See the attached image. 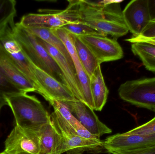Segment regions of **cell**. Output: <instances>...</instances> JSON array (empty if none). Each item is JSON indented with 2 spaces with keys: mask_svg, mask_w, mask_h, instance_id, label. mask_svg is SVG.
<instances>
[{
  "mask_svg": "<svg viewBox=\"0 0 155 154\" xmlns=\"http://www.w3.org/2000/svg\"><path fill=\"white\" fill-rule=\"evenodd\" d=\"M16 1L0 0V33L7 27L15 25L16 16Z\"/></svg>",
  "mask_w": 155,
  "mask_h": 154,
  "instance_id": "7402d4cb",
  "label": "cell"
},
{
  "mask_svg": "<svg viewBox=\"0 0 155 154\" xmlns=\"http://www.w3.org/2000/svg\"><path fill=\"white\" fill-rule=\"evenodd\" d=\"M38 38L41 44L47 50L61 69L68 87L71 90L75 98L83 102V94L74 65L71 64L58 50L43 40Z\"/></svg>",
  "mask_w": 155,
  "mask_h": 154,
  "instance_id": "5bb4252c",
  "label": "cell"
},
{
  "mask_svg": "<svg viewBox=\"0 0 155 154\" xmlns=\"http://www.w3.org/2000/svg\"><path fill=\"white\" fill-rule=\"evenodd\" d=\"M32 71L39 85V94L48 102L52 100L72 101L76 99L66 85L61 83L34 64Z\"/></svg>",
  "mask_w": 155,
  "mask_h": 154,
  "instance_id": "30bf717a",
  "label": "cell"
},
{
  "mask_svg": "<svg viewBox=\"0 0 155 154\" xmlns=\"http://www.w3.org/2000/svg\"><path fill=\"white\" fill-rule=\"evenodd\" d=\"M104 147L109 153L136 150L155 145V134L139 135L126 132L108 137L104 141Z\"/></svg>",
  "mask_w": 155,
  "mask_h": 154,
  "instance_id": "4fadbf2b",
  "label": "cell"
},
{
  "mask_svg": "<svg viewBox=\"0 0 155 154\" xmlns=\"http://www.w3.org/2000/svg\"><path fill=\"white\" fill-rule=\"evenodd\" d=\"M125 41L131 43L137 42H147L155 46V37H152V38H146V37L138 36L137 37H131L129 39H126Z\"/></svg>",
  "mask_w": 155,
  "mask_h": 154,
  "instance_id": "83f0119b",
  "label": "cell"
},
{
  "mask_svg": "<svg viewBox=\"0 0 155 154\" xmlns=\"http://www.w3.org/2000/svg\"><path fill=\"white\" fill-rule=\"evenodd\" d=\"M73 38L78 57L84 70L90 78L100 64L90 50L78 36L73 35Z\"/></svg>",
  "mask_w": 155,
  "mask_h": 154,
  "instance_id": "ac0fdd59",
  "label": "cell"
},
{
  "mask_svg": "<svg viewBox=\"0 0 155 154\" xmlns=\"http://www.w3.org/2000/svg\"><path fill=\"white\" fill-rule=\"evenodd\" d=\"M78 37L90 50L100 64L118 60L124 57L123 49L116 39L101 33Z\"/></svg>",
  "mask_w": 155,
  "mask_h": 154,
  "instance_id": "ba28073f",
  "label": "cell"
},
{
  "mask_svg": "<svg viewBox=\"0 0 155 154\" xmlns=\"http://www.w3.org/2000/svg\"><path fill=\"white\" fill-rule=\"evenodd\" d=\"M9 154H40L37 134L15 125L5 142V151Z\"/></svg>",
  "mask_w": 155,
  "mask_h": 154,
  "instance_id": "9c48e42d",
  "label": "cell"
},
{
  "mask_svg": "<svg viewBox=\"0 0 155 154\" xmlns=\"http://www.w3.org/2000/svg\"><path fill=\"white\" fill-rule=\"evenodd\" d=\"M0 154H9L7 153V152H5V151H4V152H2L0 153Z\"/></svg>",
  "mask_w": 155,
  "mask_h": 154,
  "instance_id": "1f68e13d",
  "label": "cell"
},
{
  "mask_svg": "<svg viewBox=\"0 0 155 154\" xmlns=\"http://www.w3.org/2000/svg\"><path fill=\"white\" fill-rule=\"evenodd\" d=\"M0 50L7 58L24 73L34 85L39 94L40 88L32 71V63L25 54L12 33L11 26L0 33Z\"/></svg>",
  "mask_w": 155,
  "mask_h": 154,
  "instance_id": "52a82bcc",
  "label": "cell"
},
{
  "mask_svg": "<svg viewBox=\"0 0 155 154\" xmlns=\"http://www.w3.org/2000/svg\"><path fill=\"white\" fill-rule=\"evenodd\" d=\"M64 102L80 124L93 135L100 138L112 133V130L99 120L94 110L82 101L75 99Z\"/></svg>",
  "mask_w": 155,
  "mask_h": 154,
  "instance_id": "8fae6325",
  "label": "cell"
},
{
  "mask_svg": "<svg viewBox=\"0 0 155 154\" xmlns=\"http://www.w3.org/2000/svg\"><path fill=\"white\" fill-rule=\"evenodd\" d=\"M6 105H8L6 99L0 97V111H1L2 108L4 106Z\"/></svg>",
  "mask_w": 155,
  "mask_h": 154,
  "instance_id": "4dcf8cb0",
  "label": "cell"
},
{
  "mask_svg": "<svg viewBox=\"0 0 155 154\" xmlns=\"http://www.w3.org/2000/svg\"><path fill=\"white\" fill-rule=\"evenodd\" d=\"M140 36L146 38L155 37V21H152L146 27Z\"/></svg>",
  "mask_w": 155,
  "mask_h": 154,
  "instance_id": "f1b7e54d",
  "label": "cell"
},
{
  "mask_svg": "<svg viewBox=\"0 0 155 154\" xmlns=\"http://www.w3.org/2000/svg\"><path fill=\"white\" fill-rule=\"evenodd\" d=\"M65 10H41L42 13H30L21 18L19 23L25 28H39L54 30L66 24L81 22L74 1H68Z\"/></svg>",
  "mask_w": 155,
  "mask_h": 154,
  "instance_id": "277c9868",
  "label": "cell"
},
{
  "mask_svg": "<svg viewBox=\"0 0 155 154\" xmlns=\"http://www.w3.org/2000/svg\"><path fill=\"white\" fill-rule=\"evenodd\" d=\"M90 79L94 110L101 111L106 103L109 90L105 83L100 65L97 68Z\"/></svg>",
  "mask_w": 155,
  "mask_h": 154,
  "instance_id": "e0dca14e",
  "label": "cell"
},
{
  "mask_svg": "<svg viewBox=\"0 0 155 154\" xmlns=\"http://www.w3.org/2000/svg\"><path fill=\"white\" fill-rule=\"evenodd\" d=\"M80 22L99 33L117 39L129 31L125 24L120 3L123 1L74 0Z\"/></svg>",
  "mask_w": 155,
  "mask_h": 154,
  "instance_id": "6da1fadb",
  "label": "cell"
},
{
  "mask_svg": "<svg viewBox=\"0 0 155 154\" xmlns=\"http://www.w3.org/2000/svg\"><path fill=\"white\" fill-rule=\"evenodd\" d=\"M118 92L124 101L155 113V77L127 80L120 85Z\"/></svg>",
  "mask_w": 155,
  "mask_h": 154,
  "instance_id": "5b68a950",
  "label": "cell"
},
{
  "mask_svg": "<svg viewBox=\"0 0 155 154\" xmlns=\"http://www.w3.org/2000/svg\"><path fill=\"white\" fill-rule=\"evenodd\" d=\"M25 28V27H24ZM29 32L36 35L37 37L51 45L58 50L67 60L72 64L73 61L68 50L61 39L56 36L51 30L39 28H25Z\"/></svg>",
  "mask_w": 155,
  "mask_h": 154,
  "instance_id": "d6986e66",
  "label": "cell"
},
{
  "mask_svg": "<svg viewBox=\"0 0 155 154\" xmlns=\"http://www.w3.org/2000/svg\"><path fill=\"white\" fill-rule=\"evenodd\" d=\"M21 93H24L6 79L0 73V97L7 99Z\"/></svg>",
  "mask_w": 155,
  "mask_h": 154,
  "instance_id": "d4e9b609",
  "label": "cell"
},
{
  "mask_svg": "<svg viewBox=\"0 0 155 154\" xmlns=\"http://www.w3.org/2000/svg\"><path fill=\"white\" fill-rule=\"evenodd\" d=\"M0 73L22 92H37L34 85L0 50Z\"/></svg>",
  "mask_w": 155,
  "mask_h": 154,
  "instance_id": "2e32d148",
  "label": "cell"
},
{
  "mask_svg": "<svg viewBox=\"0 0 155 154\" xmlns=\"http://www.w3.org/2000/svg\"><path fill=\"white\" fill-rule=\"evenodd\" d=\"M49 102L53 107L54 112L57 113L74 130L78 121L71 112L68 105L64 101L59 100H51Z\"/></svg>",
  "mask_w": 155,
  "mask_h": 154,
  "instance_id": "603a6c76",
  "label": "cell"
},
{
  "mask_svg": "<svg viewBox=\"0 0 155 154\" xmlns=\"http://www.w3.org/2000/svg\"><path fill=\"white\" fill-rule=\"evenodd\" d=\"M6 99L16 126L22 129L35 132L51 121V115L35 96L21 93Z\"/></svg>",
  "mask_w": 155,
  "mask_h": 154,
  "instance_id": "3957f363",
  "label": "cell"
},
{
  "mask_svg": "<svg viewBox=\"0 0 155 154\" xmlns=\"http://www.w3.org/2000/svg\"><path fill=\"white\" fill-rule=\"evenodd\" d=\"M125 24L133 37L140 36L151 21L148 0H133L123 11Z\"/></svg>",
  "mask_w": 155,
  "mask_h": 154,
  "instance_id": "7c38bea8",
  "label": "cell"
},
{
  "mask_svg": "<svg viewBox=\"0 0 155 154\" xmlns=\"http://www.w3.org/2000/svg\"><path fill=\"white\" fill-rule=\"evenodd\" d=\"M129 134L151 135L155 134V117L152 120L128 132Z\"/></svg>",
  "mask_w": 155,
  "mask_h": 154,
  "instance_id": "484cf974",
  "label": "cell"
},
{
  "mask_svg": "<svg viewBox=\"0 0 155 154\" xmlns=\"http://www.w3.org/2000/svg\"><path fill=\"white\" fill-rule=\"evenodd\" d=\"M148 5L151 21H155V0H148Z\"/></svg>",
  "mask_w": 155,
  "mask_h": 154,
  "instance_id": "f546056e",
  "label": "cell"
},
{
  "mask_svg": "<svg viewBox=\"0 0 155 154\" xmlns=\"http://www.w3.org/2000/svg\"><path fill=\"white\" fill-rule=\"evenodd\" d=\"M131 50L139 57L146 69L155 72V46L145 42L132 43Z\"/></svg>",
  "mask_w": 155,
  "mask_h": 154,
  "instance_id": "44dd1931",
  "label": "cell"
},
{
  "mask_svg": "<svg viewBox=\"0 0 155 154\" xmlns=\"http://www.w3.org/2000/svg\"><path fill=\"white\" fill-rule=\"evenodd\" d=\"M62 27L71 34L77 36L100 33L92 27L81 22L76 23L69 24Z\"/></svg>",
  "mask_w": 155,
  "mask_h": 154,
  "instance_id": "cb8c5ba5",
  "label": "cell"
},
{
  "mask_svg": "<svg viewBox=\"0 0 155 154\" xmlns=\"http://www.w3.org/2000/svg\"><path fill=\"white\" fill-rule=\"evenodd\" d=\"M11 28L14 37L31 62L68 86L61 69L47 50L41 44L39 38L19 23L15 24Z\"/></svg>",
  "mask_w": 155,
  "mask_h": 154,
  "instance_id": "7a4b0ae2",
  "label": "cell"
},
{
  "mask_svg": "<svg viewBox=\"0 0 155 154\" xmlns=\"http://www.w3.org/2000/svg\"><path fill=\"white\" fill-rule=\"evenodd\" d=\"M39 139L40 154H62L65 152L63 138L52 121L35 131Z\"/></svg>",
  "mask_w": 155,
  "mask_h": 154,
  "instance_id": "9a60e30c",
  "label": "cell"
},
{
  "mask_svg": "<svg viewBox=\"0 0 155 154\" xmlns=\"http://www.w3.org/2000/svg\"><path fill=\"white\" fill-rule=\"evenodd\" d=\"M51 119L62 136L67 154H82L84 152H98L104 147V141L88 140L78 136L73 128L56 112L51 115Z\"/></svg>",
  "mask_w": 155,
  "mask_h": 154,
  "instance_id": "8992f818",
  "label": "cell"
},
{
  "mask_svg": "<svg viewBox=\"0 0 155 154\" xmlns=\"http://www.w3.org/2000/svg\"><path fill=\"white\" fill-rule=\"evenodd\" d=\"M78 82L81 87L83 97V103L94 110V104L91 92L90 79L85 71L78 55L72 57Z\"/></svg>",
  "mask_w": 155,
  "mask_h": 154,
  "instance_id": "ffe728a7",
  "label": "cell"
},
{
  "mask_svg": "<svg viewBox=\"0 0 155 154\" xmlns=\"http://www.w3.org/2000/svg\"><path fill=\"white\" fill-rule=\"evenodd\" d=\"M113 154H155V145L146 148L129 151H116L110 152Z\"/></svg>",
  "mask_w": 155,
  "mask_h": 154,
  "instance_id": "4316f807",
  "label": "cell"
}]
</instances>
